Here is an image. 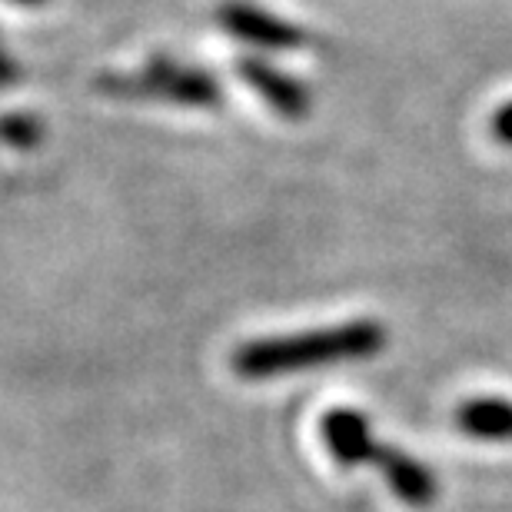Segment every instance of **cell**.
Instances as JSON below:
<instances>
[{"label": "cell", "mask_w": 512, "mask_h": 512, "mask_svg": "<svg viewBox=\"0 0 512 512\" xmlns=\"http://www.w3.org/2000/svg\"><path fill=\"white\" fill-rule=\"evenodd\" d=\"M386 346V330L376 320H353L330 330H306L293 336L253 340L233 353V370L243 380H270L290 370L330 366L343 360H366Z\"/></svg>", "instance_id": "6da1fadb"}, {"label": "cell", "mask_w": 512, "mask_h": 512, "mask_svg": "<svg viewBox=\"0 0 512 512\" xmlns=\"http://www.w3.org/2000/svg\"><path fill=\"white\" fill-rule=\"evenodd\" d=\"M110 94H160L180 104H217L220 90L213 80H207L197 70H180L170 64H150V74L133 80H107Z\"/></svg>", "instance_id": "7a4b0ae2"}, {"label": "cell", "mask_w": 512, "mask_h": 512, "mask_svg": "<svg viewBox=\"0 0 512 512\" xmlns=\"http://www.w3.org/2000/svg\"><path fill=\"white\" fill-rule=\"evenodd\" d=\"M220 24L230 30L233 37H243L250 44L270 47V50H290V47H303L306 34L300 27L286 24V20L266 14V10H256L250 4H227L220 10Z\"/></svg>", "instance_id": "3957f363"}, {"label": "cell", "mask_w": 512, "mask_h": 512, "mask_svg": "<svg viewBox=\"0 0 512 512\" xmlns=\"http://www.w3.org/2000/svg\"><path fill=\"white\" fill-rule=\"evenodd\" d=\"M237 70L280 117L303 120L306 114H310V94H306V87L296 84L293 77L280 74V70L263 64V60H243Z\"/></svg>", "instance_id": "277c9868"}, {"label": "cell", "mask_w": 512, "mask_h": 512, "mask_svg": "<svg viewBox=\"0 0 512 512\" xmlns=\"http://www.w3.org/2000/svg\"><path fill=\"white\" fill-rule=\"evenodd\" d=\"M323 439L330 446L333 459L340 466H360L373 459V436H370V423L356 413V409H330L323 416Z\"/></svg>", "instance_id": "5b68a950"}, {"label": "cell", "mask_w": 512, "mask_h": 512, "mask_svg": "<svg viewBox=\"0 0 512 512\" xmlns=\"http://www.w3.org/2000/svg\"><path fill=\"white\" fill-rule=\"evenodd\" d=\"M370 463H380V466H383L386 483L393 486V493H396V496H403L406 503L423 506V503H429V499L436 496L433 476H429L426 469L419 466V463H413V459H409V456L396 453V449H383V446H376Z\"/></svg>", "instance_id": "8992f818"}, {"label": "cell", "mask_w": 512, "mask_h": 512, "mask_svg": "<svg viewBox=\"0 0 512 512\" xmlns=\"http://www.w3.org/2000/svg\"><path fill=\"white\" fill-rule=\"evenodd\" d=\"M456 423L466 436L476 439H512V403L496 396L466 399L456 409Z\"/></svg>", "instance_id": "52a82bcc"}, {"label": "cell", "mask_w": 512, "mask_h": 512, "mask_svg": "<svg viewBox=\"0 0 512 512\" xmlns=\"http://www.w3.org/2000/svg\"><path fill=\"white\" fill-rule=\"evenodd\" d=\"M493 137L499 140V143H506V147H512V100H506L503 107L496 110L493 114Z\"/></svg>", "instance_id": "ba28073f"}, {"label": "cell", "mask_w": 512, "mask_h": 512, "mask_svg": "<svg viewBox=\"0 0 512 512\" xmlns=\"http://www.w3.org/2000/svg\"><path fill=\"white\" fill-rule=\"evenodd\" d=\"M10 80H14V64H10L7 54H4V47H0V87H7Z\"/></svg>", "instance_id": "9c48e42d"}, {"label": "cell", "mask_w": 512, "mask_h": 512, "mask_svg": "<svg viewBox=\"0 0 512 512\" xmlns=\"http://www.w3.org/2000/svg\"><path fill=\"white\" fill-rule=\"evenodd\" d=\"M17 4H40V0H17Z\"/></svg>", "instance_id": "30bf717a"}]
</instances>
